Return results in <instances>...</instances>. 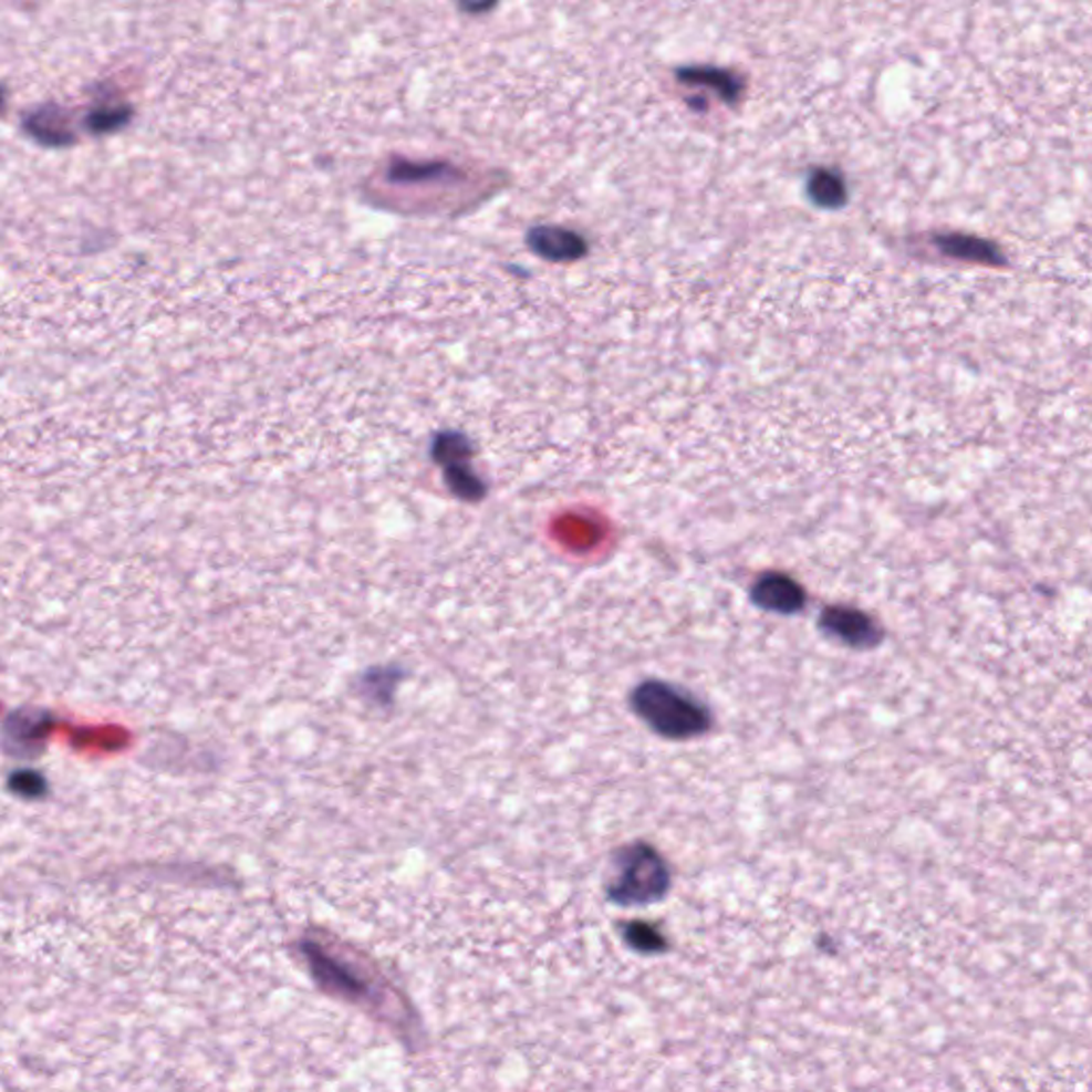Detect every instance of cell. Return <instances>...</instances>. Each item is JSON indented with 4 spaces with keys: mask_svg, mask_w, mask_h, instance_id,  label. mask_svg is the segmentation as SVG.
<instances>
[{
    "mask_svg": "<svg viewBox=\"0 0 1092 1092\" xmlns=\"http://www.w3.org/2000/svg\"><path fill=\"white\" fill-rule=\"evenodd\" d=\"M820 627L826 636L839 638L847 647L869 649L875 647L882 638L877 625L869 620L862 611L850 606H828L820 615Z\"/></svg>",
    "mask_w": 1092,
    "mask_h": 1092,
    "instance_id": "cell-3",
    "label": "cell"
},
{
    "mask_svg": "<svg viewBox=\"0 0 1092 1092\" xmlns=\"http://www.w3.org/2000/svg\"><path fill=\"white\" fill-rule=\"evenodd\" d=\"M27 131L48 146H62L71 142V131L66 128V114L56 105L39 107L24 122Z\"/></svg>",
    "mask_w": 1092,
    "mask_h": 1092,
    "instance_id": "cell-6",
    "label": "cell"
},
{
    "mask_svg": "<svg viewBox=\"0 0 1092 1092\" xmlns=\"http://www.w3.org/2000/svg\"><path fill=\"white\" fill-rule=\"evenodd\" d=\"M937 246L951 254V257H958V259H969V261H979V263H1005L1003 254L988 241L984 239H977V237H963V236H949L939 237L937 239Z\"/></svg>",
    "mask_w": 1092,
    "mask_h": 1092,
    "instance_id": "cell-7",
    "label": "cell"
},
{
    "mask_svg": "<svg viewBox=\"0 0 1092 1092\" xmlns=\"http://www.w3.org/2000/svg\"><path fill=\"white\" fill-rule=\"evenodd\" d=\"M128 118H131V107H126L122 103H112V101H98V105H94L90 110V131H94V133L116 131Z\"/></svg>",
    "mask_w": 1092,
    "mask_h": 1092,
    "instance_id": "cell-11",
    "label": "cell"
},
{
    "mask_svg": "<svg viewBox=\"0 0 1092 1092\" xmlns=\"http://www.w3.org/2000/svg\"><path fill=\"white\" fill-rule=\"evenodd\" d=\"M621 935H623L625 944L641 954H657V951H664L668 947L664 942V935L657 930V926L647 924V922L623 924Z\"/></svg>",
    "mask_w": 1092,
    "mask_h": 1092,
    "instance_id": "cell-10",
    "label": "cell"
},
{
    "mask_svg": "<svg viewBox=\"0 0 1092 1092\" xmlns=\"http://www.w3.org/2000/svg\"><path fill=\"white\" fill-rule=\"evenodd\" d=\"M809 197L822 207H841L847 199L845 181L836 171L818 169L809 178Z\"/></svg>",
    "mask_w": 1092,
    "mask_h": 1092,
    "instance_id": "cell-8",
    "label": "cell"
},
{
    "mask_svg": "<svg viewBox=\"0 0 1092 1092\" xmlns=\"http://www.w3.org/2000/svg\"><path fill=\"white\" fill-rule=\"evenodd\" d=\"M533 252L553 261H572L587 252L583 237L561 227H538L530 233Z\"/></svg>",
    "mask_w": 1092,
    "mask_h": 1092,
    "instance_id": "cell-5",
    "label": "cell"
},
{
    "mask_svg": "<svg viewBox=\"0 0 1092 1092\" xmlns=\"http://www.w3.org/2000/svg\"><path fill=\"white\" fill-rule=\"evenodd\" d=\"M751 600L758 609L777 615H794L807 606L804 590L783 572L762 574L751 587Z\"/></svg>",
    "mask_w": 1092,
    "mask_h": 1092,
    "instance_id": "cell-4",
    "label": "cell"
},
{
    "mask_svg": "<svg viewBox=\"0 0 1092 1092\" xmlns=\"http://www.w3.org/2000/svg\"><path fill=\"white\" fill-rule=\"evenodd\" d=\"M670 886L666 860L647 843H634L615 854V877L606 886V898L620 907H647L662 901Z\"/></svg>",
    "mask_w": 1092,
    "mask_h": 1092,
    "instance_id": "cell-2",
    "label": "cell"
},
{
    "mask_svg": "<svg viewBox=\"0 0 1092 1092\" xmlns=\"http://www.w3.org/2000/svg\"><path fill=\"white\" fill-rule=\"evenodd\" d=\"M634 713L655 735L668 740H689L709 732L710 713L698 698L666 680H643L630 696Z\"/></svg>",
    "mask_w": 1092,
    "mask_h": 1092,
    "instance_id": "cell-1",
    "label": "cell"
},
{
    "mask_svg": "<svg viewBox=\"0 0 1092 1092\" xmlns=\"http://www.w3.org/2000/svg\"><path fill=\"white\" fill-rule=\"evenodd\" d=\"M679 77L689 84H703V86L717 90L728 101H737L738 92H740V82L737 77L728 71H721V69H687V71H679Z\"/></svg>",
    "mask_w": 1092,
    "mask_h": 1092,
    "instance_id": "cell-9",
    "label": "cell"
}]
</instances>
